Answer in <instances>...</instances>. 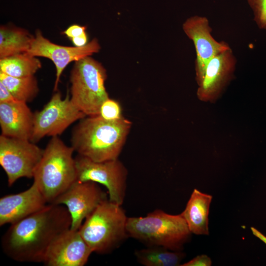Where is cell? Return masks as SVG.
<instances>
[{"label":"cell","mask_w":266,"mask_h":266,"mask_svg":"<svg viewBox=\"0 0 266 266\" xmlns=\"http://www.w3.org/2000/svg\"><path fill=\"white\" fill-rule=\"evenodd\" d=\"M71 215L63 205L47 204L43 208L10 225L1 239L2 249L19 262H43L52 242L71 227Z\"/></svg>","instance_id":"6da1fadb"},{"label":"cell","mask_w":266,"mask_h":266,"mask_svg":"<svg viewBox=\"0 0 266 266\" xmlns=\"http://www.w3.org/2000/svg\"><path fill=\"white\" fill-rule=\"evenodd\" d=\"M80 119L71 133V146L78 155L95 162L117 159L132 123L123 117L109 121L100 115Z\"/></svg>","instance_id":"7a4b0ae2"},{"label":"cell","mask_w":266,"mask_h":266,"mask_svg":"<svg viewBox=\"0 0 266 266\" xmlns=\"http://www.w3.org/2000/svg\"><path fill=\"white\" fill-rule=\"evenodd\" d=\"M73 148L58 137H52L33 174L34 182L48 204L54 201L77 180Z\"/></svg>","instance_id":"3957f363"},{"label":"cell","mask_w":266,"mask_h":266,"mask_svg":"<svg viewBox=\"0 0 266 266\" xmlns=\"http://www.w3.org/2000/svg\"><path fill=\"white\" fill-rule=\"evenodd\" d=\"M129 237L147 246H162L181 251L189 240L191 232L181 214L171 215L156 209L144 217H128Z\"/></svg>","instance_id":"277c9868"},{"label":"cell","mask_w":266,"mask_h":266,"mask_svg":"<svg viewBox=\"0 0 266 266\" xmlns=\"http://www.w3.org/2000/svg\"><path fill=\"white\" fill-rule=\"evenodd\" d=\"M121 205L106 200L85 219L78 231L93 252L107 254L129 237Z\"/></svg>","instance_id":"5b68a950"},{"label":"cell","mask_w":266,"mask_h":266,"mask_svg":"<svg viewBox=\"0 0 266 266\" xmlns=\"http://www.w3.org/2000/svg\"><path fill=\"white\" fill-rule=\"evenodd\" d=\"M106 77L104 67L90 56L75 62L70 76V100L87 116L99 115L101 104L109 98Z\"/></svg>","instance_id":"8992f818"},{"label":"cell","mask_w":266,"mask_h":266,"mask_svg":"<svg viewBox=\"0 0 266 266\" xmlns=\"http://www.w3.org/2000/svg\"><path fill=\"white\" fill-rule=\"evenodd\" d=\"M44 149L29 139L0 136V165L11 186L22 177L33 178Z\"/></svg>","instance_id":"52a82bcc"},{"label":"cell","mask_w":266,"mask_h":266,"mask_svg":"<svg viewBox=\"0 0 266 266\" xmlns=\"http://www.w3.org/2000/svg\"><path fill=\"white\" fill-rule=\"evenodd\" d=\"M75 158L77 180L100 184L108 191L109 200L122 205L127 188L128 170L118 160L95 162L77 155Z\"/></svg>","instance_id":"ba28073f"},{"label":"cell","mask_w":266,"mask_h":266,"mask_svg":"<svg viewBox=\"0 0 266 266\" xmlns=\"http://www.w3.org/2000/svg\"><path fill=\"white\" fill-rule=\"evenodd\" d=\"M86 116L72 103L68 94L63 99L57 91L41 110L34 113L30 141L35 143L44 136H58L73 123Z\"/></svg>","instance_id":"9c48e42d"},{"label":"cell","mask_w":266,"mask_h":266,"mask_svg":"<svg viewBox=\"0 0 266 266\" xmlns=\"http://www.w3.org/2000/svg\"><path fill=\"white\" fill-rule=\"evenodd\" d=\"M183 30L193 42L196 53L195 71L199 85L202 80L209 61L218 54L230 49L225 41H218L211 34L212 29L208 19L204 16H194L183 24Z\"/></svg>","instance_id":"30bf717a"},{"label":"cell","mask_w":266,"mask_h":266,"mask_svg":"<svg viewBox=\"0 0 266 266\" xmlns=\"http://www.w3.org/2000/svg\"><path fill=\"white\" fill-rule=\"evenodd\" d=\"M107 199L106 194L97 183L76 180L52 204L66 206L71 217L70 229L78 230L85 219Z\"/></svg>","instance_id":"8fae6325"},{"label":"cell","mask_w":266,"mask_h":266,"mask_svg":"<svg viewBox=\"0 0 266 266\" xmlns=\"http://www.w3.org/2000/svg\"><path fill=\"white\" fill-rule=\"evenodd\" d=\"M100 49L96 38L82 47L64 46L51 42L42 35L40 31L37 30L27 53L34 57L48 58L53 62L56 69L54 91H57L63 71L70 63L90 56L99 52Z\"/></svg>","instance_id":"7c38bea8"},{"label":"cell","mask_w":266,"mask_h":266,"mask_svg":"<svg viewBox=\"0 0 266 266\" xmlns=\"http://www.w3.org/2000/svg\"><path fill=\"white\" fill-rule=\"evenodd\" d=\"M93 252L78 230L70 228L52 242L42 263L47 266H83Z\"/></svg>","instance_id":"4fadbf2b"},{"label":"cell","mask_w":266,"mask_h":266,"mask_svg":"<svg viewBox=\"0 0 266 266\" xmlns=\"http://www.w3.org/2000/svg\"><path fill=\"white\" fill-rule=\"evenodd\" d=\"M236 63L231 48L212 58L207 65L202 81L198 85V98L204 102L216 101L232 79Z\"/></svg>","instance_id":"5bb4252c"},{"label":"cell","mask_w":266,"mask_h":266,"mask_svg":"<svg viewBox=\"0 0 266 266\" xmlns=\"http://www.w3.org/2000/svg\"><path fill=\"white\" fill-rule=\"evenodd\" d=\"M47 202L34 182L21 193L0 199V226L16 223L43 208Z\"/></svg>","instance_id":"9a60e30c"},{"label":"cell","mask_w":266,"mask_h":266,"mask_svg":"<svg viewBox=\"0 0 266 266\" xmlns=\"http://www.w3.org/2000/svg\"><path fill=\"white\" fill-rule=\"evenodd\" d=\"M27 103L14 101L0 103L1 135L30 140L33 129V117Z\"/></svg>","instance_id":"2e32d148"},{"label":"cell","mask_w":266,"mask_h":266,"mask_svg":"<svg viewBox=\"0 0 266 266\" xmlns=\"http://www.w3.org/2000/svg\"><path fill=\"white\" fill-rule=\"evenodd\" d=\"M212 196L197 189L193 191L181 215L192 233L208 235V216Z\"/></svg>","instance_id":"e0dca14e"},{"label":"cell","mask_w":266,"mask_h":266,"mask_svg":"<svg viewBox=\"0 0 266 266\" xmlns=\"http://www.w3.org/2000/svg\"><path fill=\"white\" fill-rule=\"evenodd\" d=\"M33 37L25 30L14 27L0 28V59L27 52Z\"/></svg>","instance_id":"ac0fdd59"},{"label":"cell","mask_w":266,"mask_h":266,"mask_svg":"<svg viewBox=\"0 0 266 266\" xmlns=\"http://www.w3.org/2000/svg\"><path fill=\"white\" fill-rule=\"evenodd\" d=\"M136 260L145 266H177L185 257L181 251L162 246H147L134 252Z\"/></svg>","instance_id":"d6986e66"},{"label":"cell","mask_w":266,"mask_h":266,"mask_svg":"<svg viewBox=\"0 0 266 266\" xmlns=\"http://www.w3.org/2000/svg\"><path fill=\"white\" fill-rule=\"evenodd\" d=\"M41 67L40 61L27 52L0 59V72L15 77L34 75Z\"/></svg>","instance_id":"ffe728a7"},{"label":"cell","mask_w":266,"mask_h":266,"mask_svg":"<svg viewBox=\"0 0 266 266\" xmlns=\"http://www.w3.org/2000/svg\"><path fill=\"white\" fill-rule=\"evenodd\" d=\"M0 82L19 101L26 103L32 101L39 91L37 81L34 75L15 77L0 72Z\"/></svg>","instance_id":"44dd1931"},{"label":"cell","mask_w":266,"mask_h":266,"mask_svg":"<svg viewBox=\"0 0 266 266\" xmlns=\"http://www.w3.org/2000/svg\"><path fill=\"white\" fill-rule=\"evenodd\" d=\"M99 115L104 119L109 121L117 120L123 117L119 102L109 98L101 104Z\"/></svg>","instance_id":"7402d4cb"},{"label":"cell","mask_w":266,"mask_h":266,"mask_svg":"<svg viewBox=\"0 0 266 266\" xmlns=\"http://www.w3.org/2000/svg\"><path fill=\"white\" fill-rule=\"evenodd\" d=\"M251 8L254 19L260 29L266 30V0H247Z\"/></svg>","instance_id":"603a6c76"},{"label":"cell","mask_w":266,"mask_h":266,"mask_svg":"<svg viewBox=\"0 0 266 266\" xmlns=\"http://www.w3.org/2000/svg\"><path fill=\"white\" fill-rule=\"evenodd\" d=\"M212 261L210 258L206 255L196 256L190 261L181 265V266H210Z\"/></svg>","instance_id":"cb8c5ba5"},{"label":"cell","mask_w":266,"mask_h":266,"mask_svg":"<svg viewBox=\"0 0 266 266\" xmlns=\"http://www.w3.org/2000/svg\"><path fill=\"white\" fill-rule=\"evenodd\" d=\"M86 28L77 25L69 27L65 32V34L71 38L78 36L85 32Z\"/></svg>","instance_id":"d4e9b609"},{"label":"cell","mask_w":266,"mask_h":266,"mask_svg":"<svg viewBox=\"0 0 266 266\" xmlns=\"http://www.w3.org/2000/svg\"><path fill=\"white\" fill-rule=\"evenodd\" d=\"M16 100L7 88L0 82V103L12 102Z\"/></svg>","instance_id":"484cf974"},{"label":"cell","mask_w":266,"mask_h":266,"mask_svg":"<svg viewBox=\"0 0 266 266\" xmlns=\"http://www.w3.org/2000/svg\"><path fill=\"white\" fill-rule=\"evenodd\" d=\"M71 40L75 46L82 47L85 46L87 44V36L86 32L78 36L72 38Z\"/></svg>","instance_id":"4316f807"},{"label":"cell","mask_w":266,"mask_h":266,"mask_svg":"<svg viewBox=\"0 0 266 266\" xmlns=\"http://www.w3.org/2000/svg\"><path fill=\"white\" fill-rule=\"evenodd\" d=\"M251 230L252 233L255 236L259 238L262 241H263L265 244H266V236L262 234L260 232L254 227H251Z\"/></svg>","instance_id":"83f0119b"}]
</instances>
